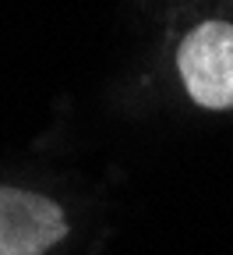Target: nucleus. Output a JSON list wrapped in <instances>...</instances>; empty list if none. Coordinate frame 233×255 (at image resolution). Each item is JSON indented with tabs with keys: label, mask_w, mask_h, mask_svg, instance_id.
Returning a JSON list of instances; mask_svg holds the SVG:
<instances>
[{
	"label": "nucleus",
	"mask_w": 233,
	"mask_h": 255,
	"mask_svg": "<svg viewBox=\"0 0 233 255\" xmlns=\"http://www.w3.org/2000/svg\"><path fill=\"white\" fill-rule=\"evenodd\" d=\"M177 71L187 96L205 110L233 107V25L202 21L177 46Z\"/></svg>",
	"instance_id": "f257e3e1"
},
{
	"label": "nucleus",
	"mask_w": 233,
	"mask_h": 255,
	"mask_svg": "<svg viewBox=\"0 0 233 255\" xmlns=\"http://www.w3.org/2000/svg\"><path fill=\"white\" fill-rule=\"evenodd\" d=\"M64 238L68 216L53 199L0 184V255H46Z\"/></svg>",
	"instance_id": "f03ea898"
}]
</instances>
